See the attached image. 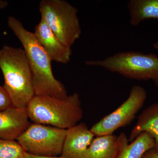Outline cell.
Instances as JSON below:
<instances>
[{"label": "cell", "instance_id": "12", "mask_svg": "<svg viewBox=\"0 0 158 158\" xmlns=\"http://www.w3.org/2000/svg\"><path fill=\"white\" fill-rule=\"evenodd\" d=\"M144 132L153 138L155 143L154 149L158 153V103L150 106L138 116L137 123L130 134L129 142L134 141Z\"/></svg>", "mask_w": 158, "mask_h": 158}, {"label": "cell", "instance_id": "17", "mask_svg": "<svg viewBox=\"0 0 158 158\" xmlns=\"http://www.w3.org/2000/svg\"><path fill=\"white\" fill-rule=\"evenodd\" d=\"M141 158H158V153L152 148L146 152Z\"/></svg>", "mask_w": 158, "mask_h": 158}, {"label": "cell", "instance_id": "9", "mask_svg": "<svg viewBox=\"0 0 158 158\" xmlns=\"http://www.w3.org/2000/svg\"><path fill=\"white\" fill-rule=\"evenodd\" d=\"M34 33L52 61L62 64L69 62L71 49L62 44L42 19L35 26Z\"/></svg>", "mask_w": 158, "mask_h": 158}, {"label": "cell", "instance_id": "5", "mask_svg": "<svg viewBox=\"0 0 158 158\" xmlns=\"http://www.w3.org/2000/svg\"><path fill=\"white\" fill-rule=\"evenodd\" d=\"M39 11L41 19L56 37L71 48L82 34L78 9L64 0H42Z\"/></svg>", "mask_w": 158, "mask_h": 158}, {"label": "cell", "instance_id": "1", "mask_svg": "<svg viewBox=\"0 0 158 158\" xmlns=\"http://www.w3.org/2000/svg\"><path fill=\"white\" fill-rule=\"evenodd\" d=\"M8 24L21 43L25 52L32 73L35 95L59 98L67 97L68 95L64 85L54 77L52 60L34 33L27 30L22 23L14 16H9Z\"/></svg>", "mask_w": 158, "mask_h": 158}, {"label": "cell", "instance_id": "18", "mask_svg": "<svg viewBox=\"0 0 158 158\" xmlns=\"http://www.w3.org/2000/svg\"><path fill=\"white\" fill-rule=\"evenodd\" d=\"M25 158H62L61 157H44V156H37L32 155L30 154L27 153L26 152L25 154Z\"/></svg>", "mask_w": 158, "mask_h": 158}, {"label": "cell", "instance_id": "11", "mask_svg": "<svg viewBox=\"0 0 158 158\" xmlns=\"http://www.w3.org/2000/svg\"><path fill=\"white\" fill-rule=\"evenodd\" d=\"M128 143V138L125 133L117 137L118 149L115 158H141L155 146L153 138L145 132L141 133L130 144Z\"/></svg>", "mask_w": 158, "mask_h": 158}, {"label": "cell", "instance_id": "7", "mask_svg": "<svg viewBox=\"0 0 158 158\" xmlns=\"http://www.w3.org/2000/svg\"><path fill=\"white\" fill-rule=\"evenodd\" d=\"M147 92L140 85H134L129 96L116 110L94 125L90 131L97 137L113 135L119 128L128 125L144 106Z\"/></svg>", "mask_w": 158, "mask_h": 158}, {"label": "cell", "instance_id": "3", "mask_svg": "<svg viewBox=\"0 0 158 158\" xmlns=\"http://www.w3.org/2000/svg\"><path fill=\"white\" fill-rule=\"evenodd\" d=\"M29 118L34 123L67 130L78 124L83 116L78 94L64 98L35 95L27 108Z\"/></svg>", "mask_w": 158, "mask_h": 158}, {"label": "cell", "instance_id": "2", "mask_svg": "<svg viewBox=\"0 0 158 158\" xmlns=\"http://www.w3.org/2000/svg\"><path fill=\"white\" fill-rule=\"evenodd\" d=\"M0 69L3 87L13 106L27 109L34 96L32 73L23 49L5 45L0 49Z\"/></svg>", "mask_w": 158, "mask_h": 158}, {"label": "cell", "instance_id": "13", "mask_svg": "<svg viewBox=\"0 0 158 158\" xmlns=\"http://www.w3.org/2000/svg\"><path fill=\"white\" fill-rule=\"evenodd\" d=\"M127 7L131 25L150 19H158V0H130Z\"/></svg>", "mask_w": 158, "mask_h": 158}, {"label": "cell", "instance_id": "10", "mask_svg": "<svg viewBox=\"0 0 158 158\" xmlns=\"http://www.w3.org/2000/svg\"><path fill=\"white\" fill-rule=\"evenodd\" d=\"M30 125L27 109L12 106L0 111V140H17Z\"/></svg>", "mask_w": 158, "mask_h": 158}, {"label": "cell", "instance_id": "19", "mask_svg": "<svg viewBox=\"0 0 158 158\" xmlns=\"http://www.w3.org/2000/svg\"><path fill=\"white\" fill-rule=\"evenodd\" d=\"M9 6V3L6 1L0 0V10L6 8Z\"/></svg>", "mask_w": 158, "mask_h": 158}, {"label": "cell", "instance_id": "4", "mask_svg": "<svg viewBox=\"0 0 158 158\" xmlns=\"http://www.w3.org/2000/svg\"><path fill=\"white\" fill-rule=\"evenodd\" d=\"M85 64L102 67L127 78L152 80L158 87V56L156 54L120 52L101 60L86 61Z\"/></svg>", "mask_w": 158, "mask_h": 158}, {"label": "cell", "instance_id": "6", "mask_svg": "<svg viewBox=\"0 0 158 158\" xmlns=\"http://www.w3.org/2000/svg\"><path fill=\"white\" fill-rule=\"evenodd\" d=\"M67 130L32 123L18 137L17 142L27 153L44 157L61 155Z\"/></svg>", "mask_w": 158, "mask_h": 158}, {"label": "cell", "instance_id": "15", "mask_svg": "<svg viewBox=\"0 0 158 158\" xmlns=\"http://www.w3.org/2000/svg\"><path fill=\"white\" fill-rule=\"evenodd\" d=\"M25 153L17 141L0 140V158H25Z\"/></svg>", "mask_w": 158, "mask_h": 158}, {"label": "cell", "instance_id": "16", "mask_svg": "<svg viewBox=\"0 0 158 158\" xmlns=\"http://www.w3.org/2000/svg\"><path fill=\"white\" fill-rule=\"evenodd\" d=\"M12 106H13L9 94L3 86L0 85V111Z\"/></svg>", "mask_w": 158, "mask_h": 158}, {"label": "cell", "instance_id": "14", "mask_svg": "<svg viewBox=\"0 0 158 158\" xmlns=\"http://www.w3.org/2000/svg\"><path fill=\"white\" fill-rule=\"evenodd\" d=\"M117 149V136H98L94 139L83 158H115Z\"/></svg>", "mask_w": 158, "mask_h": 158}, {"label": "cell", "instance_id": "20", "mask_svg": "<svg viewBox=\"0 0 158 158\" xmlns=\"http://www.w3.org/2000/svg\"><path fill=\"white\" fill-rule=\"evenodd\" d=\"M153 47L154 48L158 50V41L154 43Z\"/></svg>", "mask_w": 158, "mask_h": 158}, {"label": "cell", "instance_id": "8", "mask_svg": "<svg viewBox=\"0 0 158 158\" xmlns=\"http://www.w3.org/2000/svg\"><path fill=\"white\" fill-rule=\"evenodd\" d=\"M94 135L84 123L67 129L60 157L83 158L84 154L94 140Z\"/></svg>", "mask_w": 158, "mask_h": 158}]
</instances>
